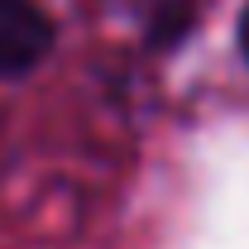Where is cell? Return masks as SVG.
Listing matches in <instances>:
<instances>
[{
  "label": "cell",
  "instance_id": "cell-1",
  "mask_svg": "<svg viewBox=\"0 0 249 249\" xmlns=\"http://www.w3.org/2000/svg\"><path fill=\"white\" fill-rule=\"evenodd\" d=\"M53 48V19L38 0H0V77H24Z\"/></svg>",
  "mask_w": 249,
  "mask_h": 249
},
{
  "label": "cell",
  "instance_id": "cell-2",
  "mask_svg": "<svg viewBox=\"0 0 249 249\" xmlns=\"http://www.w3.org/2000/svg\"><path fill=\"white\" fill-rule=\"evenodd\" d=\"M240 48H245V58H249V10H245V19H240Z\"/></svg>",
  "mask_w": 249,
  "mask_h": 249
}]
</instances>
